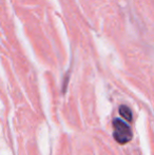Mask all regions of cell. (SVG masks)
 Masks as SVG:
<instances>
[{"label": "cell", "mask_w": 154, "mask_h": 155, "mask_svg": "<svg viewBox=\"0 0 154 155\" xmlns=\"http://www.w3.org/2000/svg\"><path fill=\"white\" fill-rule=\"evenodd\" d=\"M112 124H113V128H114V132H113L114 139L118 143H121V145H125V143H129L132 139V136H133L129 124L125 123L123 120H121L120 118H114Z\"/></svg>", "instance_id": "6da1fadb"}, {"label": "cell", "mask_w": 154, "mask_h": 155, "mask_svg": "<svg viewBox=\"0 0 154 155\" xmlns=\"http://www.w3.org/2000/svg\"><path fill=\"white\" fill-rule=\"evenodd\" d=\"M119 114L128 121L132 120V112L130 110V108H128L127 106H120L119 107Z\"/></svg>", "instance_id": "7a4b0ae2"}]
</instances>
